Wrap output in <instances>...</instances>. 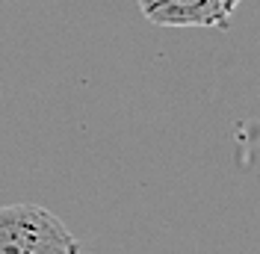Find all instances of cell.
Returning a JSON list of instances; mask_svg holds the SVG:
<instances>
[{
    "instance_id": "obj_1",
    "label": "cell",
    "mask_w": 260,
    "mask_h": 254,
    "mask_svg": "<svg viewBox=\"0 0 260 254\" xmlns=\"http://www.w3.org/2000/svg\"><path fill=\"white\" fill-rule=\"evenodd\" d=\"M0 254H80V248L50 210L39 204H3Z\"/></svg>"
},
{
    "instance_id": "obj_2",
    "label": "cell",
    "mask_w": 260,
    "mask_h": 254,
    "mask_svg": "<svg viewBox=\"0 0 260 254\" xmlns=\"http://www.w3.org/2000/svg\"><path fill=\"white\" fill-rule=\"evenodd\" d=\"M243 0H139V9L160 27H216L228 30Z\"/></svg>"
}]
</instances>
